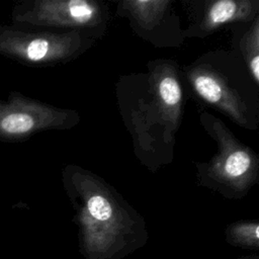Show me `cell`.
I'll return each mask as SVG.
<instances>
[{"label":"cell","instance_id":"cell-4","mask_svg":"<svg viewBox=\"0 0 259 259\" xmlns=\"http://www.w3.org/2000/svg\"><path fill=\"white\" fill-rule=\"evenodd\" d=\"M105 8L91 0H23L11 12L13 25H30L97 33L105 26Z\"/></svg>","mask_w":259,"mask_h":259},{"label":"cell","instance_id":"cell-2","mask_svg":"<svg viewBox=\"0 0 259 259\" xmlns=\"http://www.w3.org/2000/svg\"><path fill=\"white\" fill-rule=\"evenodd\" d=\"M98 34L84 30L32 31L0 25V55L29 67L65 64L90 48Z\"/></svg>","mask_w":259,"mask_h":259},{"label":"cell","instance_id":"cell-5","mask_svg":"<svg viewBox=\"0 0 259 259\" xmlns=\"http://www.w3.org/2000/svg\"><path fill=\"white\" fill-rule=\"evenodd\" d=\"M79 121L77 112L55 107L18 91L0 99V142L18 143L50 130H67Z\"/></svg>","mask_w":259,"mask_h":259},{"label":"cell","instance_id":"cell-1","mask_svg":"<svg viewBox=\"0 0 259 259\" xmlns=\"http://www.w3.org/2000/svg\"><path fill=\"white\" fill-rule=\"evenodd\" d=\"M64 185L83 259H123L147 244L144 218L99 177L73 168L70 175L64 171Z\"/></svg>","mask_w":259,"mask_h":259},{"label":"cell","instance_id":"cell-7","mask_svg":"<svg viewBox=\"0 0 259 259\" xmlns=\"http://www.w3.org/2000/svg\"><path fill=\"white\" fill-rule=\"evenodd\" d=\"M151 84L162 119L176 132L181 118L182 90L173 65L163 62L156 66L151 74Z\"/></svg>","mask_w":259,"mask_h":259},{"label":"cell","instance_id":"cell-10","mask_svg":"<svg viewBox=\"0 0 259 259\" xmlns=\"http://www.w3.org/2000/svg\"><path fill=\"white\" fill-rule=\"evenodd\" d=\"M226 241L234 247L245 250H259L258 221H238L225 230Z\"/></svg>","mask_w":259,"mask_h":259},{"label":"cell","instance_id":"cell-11","mask_svg":"<svg viewBox=\"0 0 259 259\" xmlns=\"http://www.w3.org/2000/svg\"><path fill=\"white\" fill-rule=\"evenodd\" d=\"M241 52L245 65L248 67L251 78L259 86V17H255L250 28L240 41Z\"/></svg>","mask_w":259,"mask_h":259},{"label":"cell","instance_id":"cell-9","mask_svg":"<svg viewBox=\"0 0 259 259\" xmlns=\"http://www.w3.org/2000/svg\"><path fill=\"white\" fill-rule=\"evenodd\" d=\"M170 3L168 0H136L123 1L120 5L128 12L133 23L149 31L160 22Z\"/></svg>","mask_w":259,"mask_h":259},{"label":"cell","instance_id":"cell-8","mask_svg":"<svg viewBox=\"0 0 259 259\" xmlns=\"http://www.w3.org/2000/svg\"><path fill=\"white\" fill-rule=\"evenodd\" d=\"M258 0H218L212 1L205 8L200 21L194 26V32L205 35L219 27L238 21L248 22L257 17L259 11Z\"/></svg>","mask_w":259,"mask_h":259},{"label":"cell","instance_id":"cell-6","mask_svg":"<svg viewBox=\"0 0 259 259\" xmlns=\"http://www.w3.org/2000/svg\"><path fill=\"white\" fill-rule=\"evenodd\" d=\"M186 76L195 94L218 108L234 122L246 128L257 127V109L249 105L242 90L234 85L231 76L204 58L186 69Z\"/></svg>","mask_w":259,"mask_h":259},{"label":"cell","instance_id":"cell-12","mask_svg":"<svg viewBox=\"0 0 259 259\" xmlns=\"http://www.w3.org/2000/svg\"><path fill=\"white\" fill-rule=\"evenodd\" d=\"M238 259H259V255L257 254H252V255H246V256H241Z\"/></svg>","mask_w":259,"mask_h":259},{"label":"cell","instance_id":"cell-3","mask_svg":"<svg viewBox=\"0 0 259 259\" xmlns=\"http://www.w3.org/2000/svg\"><path fill=\"white\" fill-rule=\"evenodd\" d=\"M211 135L218 142V153L199 168L202 183L230 198L244 196L257 181L258 156L241 144L222 120L209 116Z\"/></svg>","mask_w":259,"mask_h":259}]
</instances>
